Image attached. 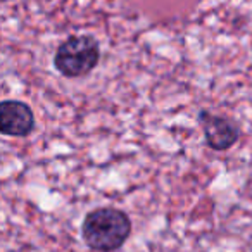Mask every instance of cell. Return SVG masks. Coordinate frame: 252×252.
I'll return each instance as SVG.
<instances>
[{"mask_svg": "<svg viewBox=\"0 0 252 252\" xmlns=\"http://www.w3.org/2000/svg\"><path fill=\"white\" fill-rule=\"evenodd\" d=\"M130 231V218L123 211L112 207H100L88 213L81 226V233L88 247L102 252L119 249L126 242Z\"/></svg>", "mask_w": 252, "mask_h": 252, "instance_id": "1", "label": "cell"}, {"mask_svg": "<svg viewBox=\"0 0 252 252\" xmlns=\"http://www.w3.org/2000/svg\"><path fill=\"white\" fill-rule=\"evenodd\" d=\"M199 121L202 125L207 145L213 151H228V149L237 144L240 131H238V126L231 119L202 111L199 116Z\"/></svg>", "mask_w": 252, "mask_h": 252, "instance_id": "3", "label": "cell"}, {"mask_svg": "<svg viewBox=\"0 0 252 252\" xmlns=\"http://www.w3.org/2000/svg\"><path fill=\"white\" fill-rule=\"evenodd\" d=\"M98 57L100 47L97 40L88 35H76L61 43L54 57V64L63 76L78 78L90 73L98 64Z\"/></svg>", "mask_w": 252, "mask_h": 252, "instance_id": "2", "label": "cell"}, {"mask_svg": "<svg viewBox=\"0 0 252 252\" xmlns=\"http://www.w3.org/2000/svg\"><path fill=\"white\" fill-rule=\"evenodd\" d=\"M35 126L32 109L19 100L0 102V133L7 137H26Z\"/></svg>", "mask_w": 252, "mask_h": 252, "instance_id": "4", "label": "cell"}]
</instances>
